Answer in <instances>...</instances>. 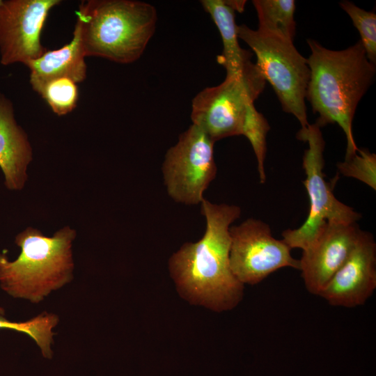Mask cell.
Listing matches in <instances>:
<instances>
[{"label":"cell","mask_w":376,"mask_h":376,"mask_svg":"<svg viewBox=\"0 0 376 376\" xmlns=\"http://www.w3.org/2000/svg\"><path fill=\"white\" fill-rule=\"evenodd\" d=\"M237 33L256 54V64L273 88L283 110L298 120L301 129L307 127L306 93L310 79L307 58L298 52L293 41L245 24L237 26Z\"/></svg>","instance_id":"obj_5"},{"label":"cell","mask_w":376,"mask_h":376,"mask_svg":"<svg viewBox=\"0 0 376 376\" xmlns=\"http://www.w3.org/2000/svg\"><path fill=\"white\" fill-rule=\"evenodd\" d=\"M78 34L74 31L72 40L61 48L47 50L39 58L29 61L30 84L36 92L48 81L65 77L75 83L86 77L87 67Z\"/></svg>","instance_id":"obj_14"},{"label":"cell","mask_w":376,"mask_h":376,"mask_svg":"<svg viewBox=\"0 0 376 376\" xmlns=\"http://www.w3.org/2000/svg\"><path fill=\"white\" fill-rule=\"evenodd\" d=\"M76 14L74 31L86 56L122 64L141 57L156 28V9L139 1H83Z\"/></svg>","instance_id":"obj_3"},{"label":"cell","mask_w":376,"mask_h":376,"mask_svg":"<svg viewBox=\"0 0 376 376\" xmlns=\"http://www.w3.org/2000/svg\"><path fill=\"white\" fill-rule=\"evenodd\" d=\"M261 33L293 41L296 32L294 0H253Z\"/></svg>","instance_id":"obj_16"},{"label":"cell","mask_w":376,"mask_h":376,"mask_svg":"<svg viewBox=\"0 0 376 376\" xmlns=\"http://www.w3.org/2000/svg\"><path fill=\"white\" fill-rule=\"evenodd\" d=\"M201 212L206 229L202 238L187 242L169 260V270L180 295L191 304L216 312L235 308L244 285L233 274L229 260L230 224L240 217L235 205L215 204L205 198Z\"/></svg>","instance_id":"obj_1"},{"label":"cell","mask_w":376,"mask_h":376,"mask_svg":"<svg viewBox=\"0 0 376 376\" xmlns=\"http://www.w3.org/2000/svg\"><path fill=\"white\" fill-rule=\"evenodd\" d=\"M31 159V144L15 120L13 103L0 92V167L8 189L19 190L24 187Z\"/></svg>","instance_id":"obj_13"},{"label":"cell","mask_w":376,"mask_h":376,"mask_svg":"<svg viewBox=\"0 0 376 376\" xmlns=\"http://www.w3.org/2000/svg\"><path fill=\"white\" fill-rule=\"evenodd\" d=\"M269 129L267 120L256 110L254 103L251 104L247 108L242 135L248 139L253 148L261 183L266 179L264 162L267 152L266 137Z\"/></svg>","instance_id":"obj_18"},{"label":"cell","mask_w":376,"mask_h":376,"mask_svg":"<svg viewBox=\"0 0 376 376\" xmlns=\"http://www.w3.org/2000/svg\"><path fill=\"white\" fill-rule=\"evenodd\" d=\"M76 231L68 226L49 237L29 227L15 244L21 253L13 261L0 254V287L16 299L38 304L73 279L72 245Z\"/></svg>","instance_id":"obj_4"},{"label":"cell","mask_w":376,"mask_h":376,"mask_svg":"<svg viewBox=\"0 0 376 376\" xmlns=\"http://www.w3.org/2000/svg\"><path fill=\"white\" fill-rule=\"evenodd\" d=\"M5 315V310L3 307L0 306V315L3 316Z\"/></svg>","instance_id":"obj_22"},{"label":"cell","mask_w":376,"mask_h":376,"mask_svg":"<svg viewBox=\"0 0 376 376\" xmlns=\"http://www.w3.org/2000/svg\"><path fill=\"white\" fill-rule=\"evenodd\" d=\"M361 231L357 223L327 222L302 251L299 270L311 294L319 295L350 256Z\"/></svg>","instance_id":"obj_11"},{"label":"cell","mask_w":376,"mask_h":376,"mask_svg":"<svg viewBox=\"0 0 376 376\" xmlns=\"http://www.w3.org/2000/svg\"><path fill=\"white\" fill-rule=\"evenodd\" d=\"M214 141L192 124L165 155L162 166L169 195L186 205L201 203L203 193L217 174Z\"/></svg>","instance_id":"obj_8"},{"label":"cell","mask_w":376,"mask_h":376,"mask_svg":"<svg viewBox=\"0 0 376 376\" xmlns=\"http://www.w3.org/2000/svg\"><path fill=\"white\" fill-rule=\"evenodd\" d=\"M230 267L243 285H256L283 267L299 270V260L291 255V249L273 237L263 221L248 219L230 227Z\"/></svg>","instance_id":"obj_9"},{"label":"cell","mask_w":376,"mask_h":376,"mask_svg":"<svg viewBox=\"0 0 376 376\" xmlns=\"http://www.w3.org/2000/svg\"><path fill=\"white\" fill-rule=\"evenodd\" d=\"M340 8L349 15L358 30L368 61L376 64V15L360 8L352 2L342 1Z\"/></svg>","instance_id":"obj_20"},{"label":"cell","mask_w":376,"mask_h":376,"mask_svg":"<svg viewBox=\"0 0 376 376\" xmlns=\"http://www.w3.org/2000/svg\"><path fill=\"white\" fill-rule=\"evenodd\" d=\"M376 289V243L371 233L361 231L350 256L318 296L333 306L363 305Z\"/></svg>","instance_id":"obj_12"},{"label":"cell","mask_w":376,"mask_h":376,"mask_svg":"<svg viewBox=\"0 0 376 376\" xmlns=\"http://www.w3.org/2000/svg\"><path fill=\"white\" fill-rule=\"evenodd\" d=\"M59 0H6L0 4V62L24 65L47 49L41 32L49 10Z\"/></svg>","instance_id":"obj_10"},{"label":"cell","mask_w":376,"mask_h":376,"mask_svg":"<svg viewBox=\"0 0 376 376\" xmlns=\"http://www.w3.org/2000/svg\"><path fill=\"white\" fill-rule=\"evenodd\" d=\"M339 172L346 177L356 178L376 189V155L367 149H358L337 164Z\"/></svg>","instance_id":"obj_21"},{"label":"cell","mask_w":376,"mask_h":376,"mask_svg":"<svg viewBox=\"0 0 376 376\" xmlns=\"http://www.w3.org/2000/svg\"><path fill=\"white\" fill-rule=\"evenodd\" d=\"M204 10L210 15L221 37L223 50L218 62L225 68L226 77L244 72L253 63L251 54L239 43L235 10L228 0L201 1Z\"/></svg>","instance_id":"obj_15"},{"label":"cell","mask_w":376,"mask_h":376,"mask_svg":"<svg viewBox=\"0 0 376 376\" xmlns=\"http://www.w3.org/2000/svg\"><path fill=\"white\" fill-rule=\"evenodd\" d=\"M59 318L57 315L44 311L25 322H12L0 315V329L15 330L30 336L40 348L46 359L53 357L52 345L54 344L53 329L57 326Z\"/></svg>","instance_id":"obj_17"},{"label":"cell","mask_w":376,"mask_h":376,"mask_svg":"<svg viewBox=\"0 0 376 376\" xmlns=\"http://www.w3.org/2000/svg\"><path fill=\"white\" fill-rule=\"evenodd\" d=\"M265 82L253 63L242 74L226 77L220 84L204 88L192 100L193 124L214 142L242 135L247 108L263 92Z\"/></svg>","instance_id":"obj_7"},{"label":"cell","mask_w":376,"mask_h":376,"mask_svg":"<svg viewBox=\"0 0 376 376\" xmlns=\"http://www.w3.org/2000/svg\"><path fill=\"white\" fill-rule=\"evenodd\" d=\"M1 1H2V0H0V4H1Z\"/></svg>","instance_id":"obj_23"},{"label":"cell","mask_w":376,"mask_h":376,"mask_svg":"<svg viewBox=\"0 0 376 376\" xmlns=\"http://www.w3.org/2000/svg\"><path fill=\"white\" fill-rule=\"evenodd\" d=\"M307 43L311 54L307 58L310 69L306 99L320 127L337 123L345 133V156L357 148L352 134V120L357 105L373 84L375 65L367 58L360 40L343 50H331L312 39Z\"/></svg>","instance_id":"obj_2"},{"label":"cell","mask_w":376,"mask_h":376,"mask_svg":"<svg viewBox=\"0 0 376 376\" xmlns=\"http://www.w3.org/2000/svg\"><path fill=\"white\" fill-rule=\"evenodd\" d=\"M297 138L308 145L303 157L306 174L303 183L309 198V212L301 226L282 233V240L291 249L297 248L304 251L310 246L326 223H357L361 214L338 201L325 180L323 172L325 142L320 127L315 123L309 124L307 127L300 129Z\"/></svg>","instance_id":"obj_6"},{"label":"cell","mask_w":376,"mask_h":376,"mask_svg":"<svg viewBox=\"0 0 376 376\" xmlns=\"http://www.w3.org/2000/svg\"><path fill=\"white\" fill-rule=\"evenodd\" d=\"M38 93L58 116L71 112L77 106L78 100L77 83L68 78L52 79L47 82Z\"/></svg>","instance_id":"obj_19"}]
</instances>
